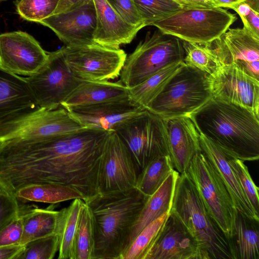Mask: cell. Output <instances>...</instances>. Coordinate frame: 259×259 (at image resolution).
<instances>
[{
    "instance_id": "obj_1",
    "label": "cell",
    "mask_w": 259,
    "mask_h": 259,
    "mask_svg": "<svg viewBox=\"0 0 259 259\" xmlns=\"http://www.w3.org/2000/svg\"><path fill=\"white\" fill-rule=\"evenodd\" d=\"M110 132L87 128L61 137H15L0 142V189L56 183L78 191L86 202L98 193L101 156Z\"/></svg>"
},
{
    "instance_id": "obj_2",
    "label": "cell",
    "mask_w": 259,
    "mask_h": 259,
    "mask_svg": "<svg viewBox=\"0 0 259 259\" xmlns=\"http://www.w3.org/2000/svg\"><path fill=\"white\" fill-rule=\"evenodd\" d=\"M198 132L243 161L259 158V117L243 106L212 98L189 115Z\"/></svg>"
},
{
    "instance_id": "obj_3",
    "label": "cell",
    "mask_w": 259,
    "mask_h": 259,
    "mask_svg": "<svg viewBox=\"0 0 259 259\" xmlns=\"http://www.w3.org/2000/svg\"><path fill=\"white\" fill-rule=\"evenodd\" d=\"M149 196L136 188L98 193L84 202L93 215L95 259H120Z\"/></svg>"
},
{
    "instance_id": "obj_4",
    "label": "cell",
    "mask_w": 259,
    "mask_h": 259,
    "mask_svg": "<svg viewBox=\"0 0 259 259\" xmlns=\"http://www.w3.org/2000/svg\"><path fill=\"white\" fill-rule=\"evenodd\" d=\"M170 212L185 226L204 259H238L234 240L209 215L186 171L177 181Z\"/></svg>"
},
{
    "instance_id": "obj_5",
    "label": "cell",
    "mask_w": 259,
    "mask_h": 259,
    "mask_svg": "<svg viewBox=\"0 0 259 259\" xmlns=\"http://www.w3.org/2000/svg\"><path fill=\"white\" fill-rule=\"evenodd\" d=\"M212 98L209 74L183 63L146 109L164 119L189 116Z\"/></svg>"
},
{
    "instance_id": "obj_6",
    "label": "cell",
    "mask_w": 259,
    "mask_h": 259,
    "mask_svg": "<svg viewBox=\"0 0 259 259\" xmlns=\"http://www.w3.org/2000/svg\"><path fill=\"white\" fill-rule=\"evenodd\" d=\"M235 15L220 7H184L151 25L181 40L210 45L236 20Z\"/></svg>"
},
{
    "instance_id": "obj_7",
    "label": "cell",
    "mask_w": 259,
    "mask_h": 259,
    "mask_svg": "<svg viewBox=\"0 0 259 259\" xmlns=\"http://www.w3.org/2000/svg\"><path fill=\"white\" fill-rule=\"evenodd\" d=\"M184 57L181 39L159 30L152 34L148 32L144 40L126 57L120 80L127 88L133 87L164 67L183 62Z\"/></svg>"
},
{
    "instance_id": "obj_8",
    "label": "cell",
    "mask_w": 259,
    "mask_h": 259,
    "mask_svg": "<svg viewBox=\"0 0 259 259\" xmlns=\"http://www.w3.org/2000/svg\"><path fill=\"white\" fill-rule=\"evenodd\" d=\"M186 172L209 215L233 240L238 210L217 170L202 151L195 155Z\"/></svg>"
},
{
    "instance_id": "obj_9",
    "label": "cell",
    "mask_w": 259,
    "mask_h": 259,
    "mask_svg": "<svg viewBox=\"0 0 259 259\" xmlns=\"http://www.w3.org/2000/svg\"><path fill=\"white\" fill-rule=\"evenodd\" d=\"M45 110L35 101L26 77L0 67V142L16 136Z\"/></svg>"
},
{
    "instance_id": "obj_10",
    "label": "cell",
    "mask_w": 259,
    "mask_h": 259,
    "mask_svg": "<svg viewBox=\"0 0 259 259\" xmlns=\"http://www.w3.org/2000/svg\"><path fill=\"white\" fill-rule=\"evenodd\" d=\"M115 132L129 150L139 174L154 158L168 155L165 119L147 110L122 123Z\"/></svg>"
},
{
    "instance_id": "obj_11",
    "label": "cell",
    "mask_w": 259,
    "mask_h": 259,
    "mask_svg": "<svg viewBox=\"0 0 259 259\" xmlns=\"http://www.w3.org/2000/svg\"><path fill=\"white\" fill-rule=\"evenodd\" d=\"M73 75L82 81H104L120 76L127 55L124 50L97 44L60 48Z\"/></svg>"
},
{
    "instance_id": "obj_12",
    "label": "cell",
    "mask_w": 259,
    "mask_h": 259,
    "mask_svg": "<svg viewBox=\"0 0 259 259\" xmlns=\"http://www.w3.org/2000/svg\"><path fill=\"white\" fill-rule=\"evenodd\" d=\"M26 79L37 104L47 110L61 107V104L83 81L71 73L60 49L48 52L46 64Z\"/></svg>"
},
{
    "instance_id": "obj_13",
    "label": "cell",
    "mask_w": 259,
    "mask_h": 259,
    "mask_svg": "<svg viewBox=\"0 0 259 259\" xmlns=\"http://www.w3.org/2000/svg\"><path fill=\"white\" fill-rule=\"evenodd\" d=\"M139 174L138 167L125 144L115 132H110L100 161L98 193L135 188Z\"/></svg>"
},
{
    "instance_id": "obj_14",
    "label": "cell",
    "mask_w": 259,
    "mask_h": 259,
    "mask_svg": "<svg viewBox=\"0 0 259 259\" xmlns=\"http://www.w3.org/2000/svg\"><path fill=\"white\" fill-rule=\"evenodd\" d=\"M48 52L30 34L22 31L0 34V67L12 73L30 76L47 62Z\"/></svg>"
},
{
    "instance_id": "obj_15",
    "label": "cell",
    "mask_w": 259,
    "mask_h": 259,
    "mask_svg": "<svg viewBox=\"0 0 259 259\" xmlns=\"http://www.w3.org/2000/svg\"><path fill=\"white\" fill-rule=\"evenodd\" d=\"M212 97L246 107L259 117V80L235 65H221L209 75Z\"/></svg>"
},
{
    "instance_id": "obj_16",
    "label": "cell",
    "mask_w": 259,
    "mask_h": 259,
    "mask_svg": "<svg viewBox=\"0 0 259 259\" xmlns=\"http://www.w3.org/2000/svg\"><path fill=\"white\" fill-rule=\"evenodd\" d=\"M38 23L52 30L65 46L96 44L97 17L93 0L70 10L53 14Z\"/></svg>"
},
{
    "instance_id": "obj_17",
    "label": "cell",
    "mask_w": 259,
    "mask_h": 259,
    "mask_svg": "<svg viewBox=\"0 0 259 259\" xmlns=\"http://www.w3.org/2000/svg\"><path fill=\"white\" fill-rule=\"evenodd\" d=\"M211 44L221 65L234 64L259 80V38L247 29H228Z\"/></svg>"
},
{
    "instance_id": "obj_18",
    "label": "cell",
    "mask_w": 259,
    "mask_h": 259,
    "mask_svg": "<svg viewBox=\"0 0 259 259\" xmlns=\"http://www.w3.org/2000/svg\"><path fill=\"white\" fill-rule=\"evenodd\" d=\"M66 109L83 127L109 132L146 110L129 97Z\"/></svg>"
},
{
    "instance_id": "obj_19",
    "label": "cell",
    "mask_w": 259,
    "mask_h": 259,
    "mask_svg": "<svg viewBox=\"0 0 259 259\" xmlns=\"http://www.w3.org/2000/svg\"><path fill=\"white\" fill-rule=\"evenodd\" d=\"M168 155L175 170L187 171L196 154L201 152L200 134L189 116L165 119Z\"/></svg>"
},
{
    "instance_id": "obj_20",
    "label": "cell",
    "mask_w": 259,
    "mask_h": 259,
    "mask_svg": "<svg viewBox=\"0 0 259 259\" xmlns=\"http://www.w3.org/2000/svg\"><path fill=\"white\" fill-rule=\"evenodd\" d=\"M146 259H204L197 243L182 223L170 212Z\"/></svg>"
},
{
    "instance_id": "obj_21",
    "label": "cell",
    "mask_w": 259,
    "mask_h": 259,
    "mask_svg": "<svg viewBox=\"0 0 259 259\" xmlns=\"http://www.w3.org/2000/svg\"><path fill=\"white\" fill-rule=\"evenodd\" d=\"M199 134L201 151L217 170L237 210L250 219L259 221V214L255 212L246 196L229 163L230 158L236 156L203 135Z\"/></svg>"
},
{
    "instance_id": "obj_22",
    "label": "cell",
    "mask_w": 259,
    "mask_h": 259,
    "mask_svg": "<svg viewBox=\"0 0 259 259\" xmlns=\"http://www.w3.org/2000/svg\"><path fill=\"white\" fill-rule=\"evenodd\" d=\"M97 25L94 41L99 45L119 49L130 44L142 28L125 22L111 7L106 0H93Z\"/></svg>"
},
{
    "instance_id": "obj_23",
    "label": "cell",
    "mask_w": 259,
    "mask_h": 259,
    "mask_svg": "<svg viewBox=\"0 0 259 259\" xmlns=\"http://www.w3.org/2000/svg\"><path fill=\"white\" fill-rule=\"evenodd\" d=\"M128 97V88L120 80L83 81L61 104L68 109Z\"/></svg>"
},
{
    "instance_id": "obj_24",
    "label": "cell",
    "mask_w": 259,
    "mask_h": 259,
    "mask_svg": "<svg viewBox=\"0 0 259 259\" xmlns=\"http://www.w3.org/2000/svg\"><path fill=\"white\" fill-rule=\"evenodd\" d=\"M83 128L84 127L71 116L67 110L61 106L53 110H45L15 137L55 138Z\"/></svg>"
},
{
    "instance_id": "obj_25",
    "label": "cell",
    "mask_w": 259,
    "mask_h": 259,
    "mask_svg": "<svg viewBox=\"0 0 259 259\" xmlns=\"http://www.w3.org/2000/svg\"><path fill=\"white\" fill-rule=\"evenodd\" d=\"M179 175L180 174L174 169L157 190L148 197L131 231L126 249L147 225L164 213L170 211L176 184Z\"/></svg>"
},
{
    "instance_id": "obj_26",
    "label": "cell",
    "mask_w": 259,
    "mask_h": 259,
    "mask_svg": "<svg viewBox=\"0 0 259 259\" xmlns=\"http://www.w3.org/2000/svg\"><path fill=\"white\" fill-rule=\"evenodd\" d=\"M56 204L46 208H29L23 214V231L20 244L56 233L59 210Z\"/></svg>"
},
{
    "instance_id": "obj_27",
    "label": "cell",
    "mask_w": 259,
    "mask_h": 259,
    "mask_svg": "<svg viewBox=\"0 0 259 259\" xmlns=\"http://www.w3.org/2000/svg\"><path fill=\"white\" fill-rule=\"evenodd\" d=\"M84 201L75 199L59 210L56 234L59 240V259H73V246L79 213Z\"/></svg>"
},
{
    "instance_id": "obj_28",
    "label": "cell",
    "mask_w": 259,
    "mask_h": 259,
    "mask_svg": "<svg viewBox=\"0 0 259 259\" xmlns=\"http://www.w3.org/2000/svg\"><path fill=\"white\" fill-rule=\"evenodd\" d=\"M15 197L19 201L50 204H57L77 198L84 200L83 196L75 189L56 183H43L26 186L19 190Z\"/></svg>"
},
{
    "instance_id": "obj_29",
    "label": "cell",
    "mask_w": 259,
    "mask_h": 259,
    "mask_svg": "<svg viewBox=\"0 0 259 259\" xmlns=\"http://www.w3.org/2000/svg\"><path fill=\"white\" fill-rule=\"evenodd\" d=\"M233 240L238 259H259V221L237 211Z\"/></svg>"
},
{
    "instance_id": "obj_30",
    "label": "cell",
    "mask_w": 259,
    "mask_h": 259,
    "mask_svg": "<svg viewBox=\"0 0 259 259\" xmlns=\"http://www.w3.org/2000/svg\"><path fill=\"white\" fill-rule=\"evenodd\" d=\"M183 63V61L169 64L139 84L128 88V97L146 109Z\"/></svg>"
},
{
    "instance_id": "obj_31",
    "label": "cell",
    "mask_w": 259,
    "mask_h": 259,
    "mask_svg": "<svg viewBox=\"0 0 259 259\" xmlns=\"http://www.w3.org/2000/svg\"><path fill=\"white\" fill-rule=\"evenodd\" d=\"M174 170L168 155L158 156L150 161L140 172L136 188L144 195L150 196Z\"/></svg>"
},
{
    "instance_id": "obj_32",
    "label": "cell",
    "mask_w": 259,
    "mask_h": 259,
    "mask_svg": "<svg viewBox=\"0 0 259 259\" xmlns=\"http://www.w3.org/2000/svg\"><path fill=\"white\" fill-rule=\"evenodd\" d=\"M170 215L166 212L147 225L135 237L120 259H146Z\"/></svg>"
},
{
    "instance_id": "obj_33",
    "label": "cell",
    "mask_w": 259,
    "mask_h": 259,
    "mask_svg": "<svg viewBox=\"0 0 259 259\" xmlns=\"http://www.w3.org/2000/svg\"><path fill=\"white\" fill-rule=\"evenodd\" d=\"M73 259H95V230L92 212L84 202L79 216Z\"/></svg>"
},
{
    "instance_id": "obj_34",
    "label": "cell",
    "mask_w": 259,
    "mask_h": 259,
    "mask_svg": "<svg viewBox=\"0 0 259 259\" xmlns=\"http://www.w3.org/2000/svg\"><path fill=\"white\" fill-rule=\"evenodd\" d=\"M182 41L185 51L184 63L208 74L214 73L221 65L211 45Z\"/></svg>"
},
{
    "instance_id": "obj_35",
    "label": "cell",
    "mask_w": 259,
    "mask_h": 259,
    "mask_svg": "<svg viewBox=\"0 0 259 259\" xmlns=\"http://www.w3.org/2000/svg\"><path fill=\"white\" fill-rule=\"evenodd\" d=\"M145 26L167 17L185 7L172 0H134Z\"/></svg>"
},
{
    "instance_id": "obj_36",
    "label": "cell",
    "mask_w": 259,
    "mask_h": 259,
    "mask_svg": "<svg viewBox=\"0 0 259 259\" xmlns=\"http://www.w3.org/2000/svg\"><path fill=\"white\" fill-rule=\"evenodd\" d=\"M59 0H20L16 10L23 19L39 23L54 14Z\"/></svg>"
},
{
    "instance_id": "obj_37",
    "label": "cell",
    "mask_w": 259,
    "mask_h": 259,
    "mask_svg": "<svg viewBox=\"0 0 259 259\" xmlns=\"http://www.w3.org/2000/svg\"><path fill=\"white\" fill-rule=\"evenodd\" d=\"M58 248V237L54 233L27 243L23 251L15 259H52Z\"/></svg>"
},
{
    "instance_id": "obj_38",
    "label": "cell",
    "mask_w": 259,
    "mask_h": 259,
    "mask_svg": "<svg viewBox=\"0 0 259 259\" xmlns=\"http://www.w3.org/2000/svg\"><path fill=\"white\" fill-rule=\"evenodd\" d=\"M244 161L232 157L229 163L234 171L246 196L255 212L259 214L258 188L253 181Z\"/></svg>"
},
{
    "instance_id": "obj_39",
    "label": "cell",
    "mask_w": 259,
    "mask_h": 259,
    "mask_svg": "<svg viewBox=\"0 0 259 259\" xmlns=\"http://www.w3.org/2000/svg\"><path fill=\"white\" fill-rule=\"evenodd\" d=\"M14 195L0 189V232L21 212L24 205Z\"/></svg>"
},
{
    "instance_id": "obj_40",
    "label": "cell",
    "mask_w": 259,
    "mask_h": 259,
    "mask_svg": "<svg viewBox=\"0 0 259 259\" xmlns=\"http://www.w3.org/2000/svg\"><path fill=\"white\" fill-rule=\"evenodd\" d=\"M114 11L127 23L137 27H145L134 0H106Z\"/></svg>"
},
{
    "instance_id": "obj_41",
    "label": "cell",
    "mask_w": 259,
    "mask_h": 259,
    "mask_svg": "<svg viewBox=\"0 0 259 259\" xmlns=\"http://www.w3.org/2000/svg\"><path fill=\"white\" fill-rule=\"evenodd\" d=\"M28 206L0 232V246L20 244L23 231V214Z\"/></svg>"
},
{
    "instance_id": "obj_42",
    "label": "cell",
    "mask_w": 259,
    "mask_h": 259,
    "mask_svg": "<svg viewBox=\"0 0 259 259\" xmlns=\"http://www.w3.org/2000/svg\"><path fill=\"white\" fill-rule=\"evenodd\" d=\"M238 15L242 20L243 27L259 38V12L249 7L239 12Z\"/></svg>"
},
{
    "instance_id": "obj_43",
    "label": "cell",
    "mask_w": 259,
    "mask_h": 259,
    "mask_svg": "<svg viewBox=\"0 0 259 259\" xmlns=\"http://www.w3.org/2000/svg\"><path fill=\"white\" fill-rule=\"evenodd\" d=\"M24 248L21 244L0 246V259H15Z\"/></svg>"
},
{
    "instance_id": "obj_44",
    "label": "cell",
    "mask_w": 259,
    "mask_h": 259,
    "mask_svg": "<svg viewBox=\"0 0 259 259\" xmlns=\"http://www.w3.org/2000/svg\"><path fill=\"white\" fill-rule=\"evenodd\" d=\"M89 0H59L54 14L64 12L76 8Z\"/></svg>"
},
{
    "instance_id": "obj_45",
    "label": "cell",
    "mask_w": 259,
    "mask_h": 259,
    "mask_svg": "<svg viewBox=\"0 0 259 259\" xmlns=\"http://www.w3.org/2000/svg\"><path fill=\"white\" fill-rule=\"evenodd\" d=\"M185 7H214L211 0H172Z\"/></svg>"
},
{
    "instance_id": "obj_46",
    "label": "cell",
    "mask_w": 259,
    "mask_h": 259,
    "mask_svg": "<svg viewBox=\"0 0 259 259\" xmlns=\"http://www.w3.org/2000/svg\"><path fill=\"white\" fill-rule=\"evenodd\" d=\"M217 7L228 8L245 0H211Z\"/></svg>"
},
{
    "instance_id": "obj_47",
    "label": "cell",
    "mask_w": 259,
    "mask_h": 259,
    "mask_svg": "<svg viewBox=\"0 0 259 259\" xmlns=\"http://www.w3.org/2000/svg\"><path fill=\"white\" fill-rule=\"evenodd\" d=\"M245 2L252 9L259 12V0H245Z\"/></svg>"
},
{
    "instance_id": "obj_48",
    "label": "cell",
    "mask_w": 259,
    "mask_h": 259,
    "mask_svg": "<svg viewBox=\"0 0 259 259\" xmlns=\"http://www.w3.org/2000/svg\"><path fill=\"white\" fill-rule=\"evenodd\" d=\"M7 0H0V2H5V1H7Z\"/></svg>"
}]
</instances>
